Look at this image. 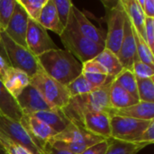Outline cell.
I'll use <instances>...</instances> for the list:
<instances>
[{
    "label": "cell",
    "mask_w": 154,
    "mask_h": 154,
    "mask_svg": "<svg viewBox=\"0 0 154 154\" xmlns=\"http://www.w3.org/2000/svg\"><path fill=\"white\" fill-rule=\"evenodd\" d=\"M121 3L134 29L144 39V22L146 17L137 0H121Z\"/></svg>",
    "instance_id": "obj_20"
},
{
    "label": "cell",
    "mask_w": 154,
    "mask_h": 154,
    "mask_svg": "<svg viewBox=\"0 0 154 154\" xmlns=\"http://www.w3.org/2000/svg\"><path fill=\"white\" fill-rule=\"evenodd\" d=\"M31 116L41 120L51 129H53L57 134L63 131L69 122L64 117L60 110H51V111H41L32 114Z\"/></svg>",
    "instance_id": "obj_23"
},
{
    "label": "cell",
    "mask_w": 154,
    "mask_h": 154,
    "mask_svg": "<svg viewBox=\"0 0 154 154\" xmlns=\"http://www.w3.org/2000/svg\"><path fill=\"white\" fill-rule=\"evenodd\" d=\"M37 60L48 76L64 86L82 73V64L66 50L49 51L37 57Z\"/></svg>",
    "instance_id": "obj_1"
},
{
    "label": "cell",
    "mask_w": 154,
    "mask_h": 154,
    "mask_svg": "<svg viewBox=\"0 0 154 154\" xmlns=\"http://www.w3.org/2000/svg\"><path fill=\"white\" fill-rule=\"evenodd\" d=\"M153 120H139L119 116H111V138L134 143Z\"/></svg>",
    "instance_id": "obj_8"
},
{
    "label": "cell",
    "mask_w": 154,
    "mask_h": 154,
    "mask_svg": "<svg viewBox=\"0 0 154 154\" xmlns=\"http://www.w3.org/2000/svg\"><path fill=\"white\" fill-rule=\"evenodd\" d=\"M44 153L45 154H75L66 151V150H61V149H57L50 145L48 143L44 145Z\"/></svg>",
    "instance_id": "obj_41"
},
{
    "label": "cell",
    "mask_w": 154,
    "mask_h": 154,
    "mask_svg": "<svg viewBox=\"0 0 154 154\" xmlns=\"http://www.w3.org/2000/svg\"><path fill=\"white\" fill-rule=\"evenodd\" d=\"M135 78L145 79V78H154V68L151 67L143 61H141L138 58L134 60L133 64V69Z\"/></svg>",
    "instance_id": "obj_34"
},
{
    "label": "cell",
    "mask_w": 154,
    "mask_h": 154,
    "mask_svg": "<svg viewBox=\"0 0 154 154\" xmlns=\"http://www.w3.org/2000/svg\"><path fill=\"white\" fill-rule=\"evenodd\" d=\"M6 152L5 151V149H4V147L1 145V143H0V154H5Z\"/></svg>",
    "instance_id": "obj_43"
},
{
    "label": "cell",
    "mask_w": 154,
    "mask_h": 154,
    "mask_svg": "<svg viewBox=\"0 0 154 154\" xmlns=\"http://www.w3.org/2000/svg\"><path fill=\"white\" fill-rule=\"evenodd\" d=\"M20 124L27 131L37 147L43 152L44 145L57 134L49 125L31 115H23L20 120Z\"/></svg>",
    "instance_id": "obj_11"
},
{
    "label": "cell",
    "mask_w": 154,
    "mask_h": 154,
    "mask_svg": "<svg viewBox=\"0 0 154 154\" xmlns=\"http://www.w3.org/2000/svg\"><path fill=\"white\" fill-rule=\"evenodd\" d=\"M111 85L97 88L87 95L70 97L68 105L60 112L69 123L79 126L83 116L88 112L103 111L109 113L112 109L109 101Z\"/></svg>",
    "instance_id": "obj_2"
},
{
    "label": "cell",
    "mask_w": 154,
    "mask_h": 154,
    "mask_svg": "<svg viewBox=\"0 0 154 154\" xmlns=\"http://www.w3.org/2000/svg\"><path fill=\"white\" fill-rule=\"evenodd\" d=\"M30 84L41 93L45 101L55 110L64 108L70 99L66 86L48 76L40 66L37 72L30 78Z\"/></svg>",
    "instance_id": "obj_7"
},
{
    "label": "cell",
    "mask_w": 154,
    "mask_h": 154,
    "mask_svg": "<svg viewBox=\"0 0 154 154\" xmlns=\"http://www.w3.org/2000/svg\"><path fill=\"white\" fill-rule=\"evenodd\" d=\"M71 11L76 19L78 28H79V31L80 32V33L83 36H85L86 38H88V40L92 41L93 42L105 47L106 32L95 26L88 20V18L84 14V12L79 10L74 5L71 7Z\"/></svg>",
    "instance_id": "obj_16"
},
{
    "label": "cell",
    "mask_w": 154,
    "mask_h": 154,
    "mask_svg": "<svg viewBox=\"0 0 154 154\" xmlns=\"http://www.w3.org/2000/svg\"><path fill=\"white\" fill-rule=\"evenodd\" d=\"M44 29L51 31L59 36L62 33L64 27L60 22L53 0H47L43 5L37 21Z\"/></svg>",
    "instance_id": "obj_19"
},
{
    "label": "cell",
    "mask_w": 154,
    "mask_h": 154,
    "mask_svg": "<svg viewBox=\"0 0 154 154\" xmlns=\"http://www.w3.org/2000/svg\"><path fill=\"white\" fill-rule=\"evenodd\" d=\"M110 143H111V139L103 140L90 146L81 154H106L110 146Z\"/></svg>",
    "instance_id": "obj_38"
},
{
    "label": "cell",
    "mask_w": 154,
    "mask_h": 154,
    "mask_svg": "<svg viewBox=\"0 0 154 154\" xmlns=\"http://www.w3.org/2000/svg\"><path fill=\"white\" fill-rule=\"evenodd\" d=\"M29 16L24 9L15 0L14 8L6 29L4 32L15 43L27 48L26 32L28 27Z\"/></svg>",
    "instance_id": "obj_12"
},
{
    "label": "cell",
    "mask_w": 154,
    "mask_h": 154,
    "mask_svg": "<svg viewBox=\"0 0 154 154\" xmlns=\"http://www.w3.org/2000/svg\"><path fill=\"white\" fill-rule=\"evenodd\" d=\"M137 92L140 102L154 103V79L136 78Z\"/></svg>",
    "instance_id": "obj_29"
},
{
    "label": "cell",
    "mask_w": 154,
    "mask_h": 154,
    "mask_svg": "<svg viewBox=\"0 0 154 154\" xmlns=\"http://www.w3.org/2000/svg\"><path fill=\"white\" fill-rule=\"evenodd\" d=\"M109 101L112 109H123L139 102L115 81L110 88Z\"/></svg>",
    "instance_id": "obj_22"
},
{
    "label": "cell",
    "mask_w": 154,
    "mask_h": 154,
    "mask_svg": "<svg viewBox=\"0 0 154 154\" xmlns=\"http://www.w3.org/2000/svg\"><path fill=\"white\" fill-rule=\"evenodd\" d=\"M147 146L146 143H127L111 138L110 146L106 154H137Z\"/></svg>",
    "instance_id": "obj_25"
},
{
    "label": "cell",
    "mask_w": 154,
    "mask_h": 154,
    "mask_svg": "<svg viewBox=\"0 0 154 154\" xmlns=\"http://www.w3.org/2000/svg\"><path fill=\"white\" fill-rule=\"evenodd\" d=\"M2 82L9 94L15 99L30 84V77L25 72L10 67Z\"/></svg>",
    "instance_id": "obj_18"
},
{
    "label": "cell",
    "mask_w": 154,
    "mask_h": 154,
    "mask_svg": "<svg viewBox=\"0 0 154 154\" xmlns=\"http://www.w3.org/2000/svg\"><path fill=\"white\" fill-rule=\"evenodd\" d=\"M116 84H118L121 88L126 90L132 97L139 101L138 92H137V83L136 78L133 71L124 69L122 72L114 80Z\"/></svg>",
    "instance_id": "obj_26"
},
{
    "label": "cell",
    "mask_w": 154,
    "mask_h": 154,
    "mask_svg": "<svg viewBox=\"0 0 154 154\" xmlns=\"http://www.w3.org/2000/svg\"><path fill=\"white\" fill-rule=\"evenodd\" d=\"M80 126L95 135L104 139H111L110 116L106 112L93 111L86 113L81 119Z\"/></svg>",
    "instance_id": "obj_14"
},
{
    "label": "cell",
    "mask_w": 154,
    "mask_h": 154,
    "mask_svg": "<svg viewBox=\"0 0 154 154\" xmlns=\"http://www.w3.org/2000/svg\"><path fill=\"white\" fill-rule=\"evenodd\" d=\"M0 131L11 141L25 148L31 154H45L40 150L20 122L10 119L0 113Z\"/></svg>",
    "instance_id": "obj_10"
},
{
    "label": "cell",
    "mask_w": 154,
    "mask_h": 154,
    "mask_svg": "<svg viewBox=\"0 0 154 154\" xmlns=\"http://www.w3.org/2000/svg\"><path fill=\"white\" fill-rule=\"evenodd\" d=\"M109 116H119L139 120H154V103L138 102L123 109H111Z\"/></svg>",
    "instance_id": "obj_17"
},
{
    "label": "cell",
    "mask_w": 154,
    "mask_h": 154,
    "mask_svg": "<svg viewBox=\"0 0 154 154\" xmlns=\"http://www.w3.org/2000/svg\"><path fill=\"white\" fill-rule=\"evenodd\" d=\"M0 113L14 121L20 122L23 113L18 106L15 99L9 94L0 80Z\"/></svg>",
    "instance_id": "obj_21"
},
{
    "label": "cell",
    "mask_w": 154,
    "mask_h": 154,
    "mask_svg": "<svg viewBox=\"0 0 154 154\" xmlns=\"http://www.w3.org/2000/svg\"><path fill=\"white\" fill-rule=\"evenodd\" d=\"M0 35H1V32H0Z\"/></svg>",
    "instance_id": "obj_46"
},
{
    "label": "cell",
    "mask_w": 154,
    "mask_h": 154,
    "mask_svg": "<svg viewBox=\"0 0 154 154\" xmlns=\"http://www.w3.org/2000/svg\"><path fill=\"white\" fill-rule=\"evenodd\" d=\"M5 137H6V135H5V134H4L0 131V141H1V140H3V139H4V138H5Z\"/></svg>",
    "instance_id": "obj_44"
},
{
    "label": "cell",
    "mask_w": 154,
    "mask_h": 154,
    "mask_svg": "<svg viewBox=\"0 0 154 154\" xmlns=\"http://www.w3.org/2000/svg\"><path fill=\"white\" fill-rule=\"evenodd\" d=\"M15 0H0V32H5L13 14Z\"/></svg>",
    "instance_id": "obj_31"
},
{
    "label": "cell",
    "mask_w": 154,
    "mask_h": 154,
    "mask_svg": "<svg viewBox=\"0 0 154 154\" xmlns=\"http://www.w3.org/2000/svg\"><path fill=\"white\" fill-rule=\"evenodd\" d=\"M136 143H146L148 145L153 144L154 143V120L149 125V126L143 131L141 136L134 142Z\"/></svg>",
    "instance_id": "obj_39"
},
{
    "label": "cell",
    "mask_w": 154,
    "mask_h": 154,
    "mask_svg": "<svg viewBox=\"0 0 154 154\" xmlns=\"http://www.w3.org/2000/svg\"><path fill=\"white\" fill-rule=\"evenodd\" d=\"M17 3L24 9L29 18L38 21L42 9L47 0H16Z\"/></svg>",
    "instance_id": "obj_30"
},
{
    "label": "cell",
    "mask_w": 154,
    "mask_h": 154,
    "mask_svg": "<svg viewBox=\"0 0 154 154\" xmlns=\"http://www.w3.org/2000/svg\"><path fill=\"white\" fill-rule=\"evenodd\" d=\"M0 49L3 50L4 59L9 67L25 72L30 78L37 72L39 69L37 58L27 48L12 41L4 32L0 35Z\"/></svg>",
    "instance_id": "obj_5"
},
{
    "label": "cell",
    "mask_w": 154,
    "mask_h": 154,
    "mask_svg": "<svg viewBox=\"0 0 154 154\" xmlns=\"http://www.w3.org/2000/svg\"><path fill=\"white\" fill-rule=\"evenodd\" d=\"M5 154H8V153H7V152H5Z\"/></svg>",
    "instance_id": "obj_45"
},
{
    "label": "cell",
    "mask_w": 154,
    "mask_h": 154,
    "mask_svg": "<svg viewBox=\"0 0 154 154\" xmlns=\"http://www.w3.org/2000/svg\"><path fill=\"white\" fill-rule=\"evenodd\" d=\"M53 3L55 5L60 22L62 26L65 27L68 23L73 3L70 0H53Z\"/></svg>",
    "instance_id": "obj_32"
},
{
    "label": "cell",
    "mask_w": 154,
    "mask_h": 154,
    "mask_svg": "<svg viewBox=\"0 0 154 154\" xmlns=\"http://www.w3.org/2000/svg\"><path fill=\"white\" fill-rule=\"evenodd\" d=\"M0 143L8 154H31L25 148L14 143L8 137H5L0 141Z\"/></svg>",
    "instance_id": "obj_35"
},
{
    "label": "cell",
    "mask_w": 154,
    "mask_h": 154,
    "mask_svg": "<svg viewBox=\"0 0 154 154\" xmlns=\"http://www.w3.org/2000/svg\"><path fill=\"white\" fill-rule=\"evenodd\" d=\"M102 3L105 6V20L107 24L105 49H107L117 55L124 36L126 14L121 0L102 1Z\"/></svg>",
    "instance_id": "obj_6"
},
{
    "label": "cell",
    "mask_w": 154,
    "mask_h": 154,
    "mask_svg": "<svg viewBox=\"0 0 154 154\" xmlns=\"http://www.w3.org/2000/svg\"><path fill=\"white\" fill-rule=\"evenodd\" d=\"M133 32H134V40H135L136 52H137L138 59L141 61H143V63L154 68L153 51L149 48L145 40L138 32H136V31L134 29V27H133Z\"/></svg>",
    "instance_id": "obj_28"
},
{
    "label": "cell",
    "mask_w": 154,
    "mask_h": 154,
    "mask_svg": "<svg viewBox=\"0 0 154 154\" xmlns=\"http://www.w3.org/2000/svg\"><path fill=\"white\" fill-rule=\"evenodd\" d=\"M143 12L145 17L154 18V1L153 0H144V5L143 6Z\"/></svg>",
    "instance_id": "obj_40"
},
{
    "label": "cell",
    "mask_w": 154,
    "mask_h": 154,
    "mask_svg": "<svg viewBox=\"0 0 154 154\" xmlns=\"http://www.w3.org/2000/svg\"><path fill=\"white\" fill-rule=\"evenodd\" d=\"M66 88L69 93L70 97L87 95V94H89L97 89L87 80V79L85 78L83 73H81L74 80H72L70 83H69L66 86Z\"/></svg>",
    "instance_id": "obj_27"
},
{
    "label": "cell",
    "mask_w": 154,
    "mask_h": 154,
    "mask_svg": "<svg viewBox=\"0 0 154 154\" xmlns=\"http://www.w3.org/2000/svg\"><path fill=\"white\" fill-rule=\"evenodd\" d=\"M103 140L106 139L91 134L82 126L69 123L63 131L57 134L48 143L57 149L81 154L90 146Z\"/></svg>",
    "instance_id": "obj_4"
},
{
    "label": "cell",
    "mask_w": 154,
    "mask_h": 154,
    "mask_svg": "<svg viewBox=\"0 0 154 154\" xmlns=\"http://www.w3.org/2000/svg\"><path fill=\"white\" fill-rule=\"evenodd\" d=\"M9 65L7 64V62L5 61V60L4 59V57L0 54V80L2 81L7 72V70L9 69Z\"/></svg>",
    "instance_id": "obj_42"
},
{
    "label": "cell",
    "mask_w": 154,
    "mask_h": 154,
    "mask_svg": "<svg viewBox=\"0 0 154 154\" xmlns=\"http://www.w3.org/2000/svg\"><path fill=\"white\" fill-rule=\"evenodd\" d=\"M144 39L149 48L154 51V18H145L144 22Z\"/></svg>",
    "instance_id": "obj_36"
},
{
    "label": "cell",
    "mask_w": 154,
    "mask_h": 154,
    "mask_svg": "<svg viewBox=\"0 0 154 154\" xmlns=\"http://www.w3.org/2000/svg\"><path fill=\"white\" fill-rule=\"evenodd\" d=\"M60 38L65 50L81 64L95 59L105 49L104 46L93 42L80 33L72 11Z\"/></svg>",
    "instance_id": "obj_3"
},
{
    "label": "cell",
    "mask_w": 154,
    "mask_h": 154,
    "mask_svg": "<svg viewBox=\"0 0 154 154\" xmlns=\"http://www.w3.org/2000/svg\"><path fill=\"white\" fill-rule=\"evenodd\" d=\"M83 74L87 79V80L97 89L108 86L112 84L113 81L115 80L114 78L106 74H100V73H83Z\"/></svg>",
    "instance_id": "obj_33"
},
{
    "label": "cell",
    "mask_w": 154,
    "mask_h": 154,
    "mask_svg": "<svg viewBox=\"0 0 154 154\" xmlns=\"http://www.w3.org/2000/svg\"><path fill=\"white\" fill-rule=\"evenodd\" d=\"M82 72L83 73H100V74L107 75V72L105 69V68L99 62H97L95 59L82 63Z\"/></svg>",
    "instance_id": "obj_37"
},
{
    "label": "cell",
    "mask_w": 154,
    "mask_h": 154,
    "mask_svg": "<svg viewBox=\"0 0 154 154\" xmlns=\"http://www.w3.org/2000/svg\"><path fill=\"white\" fill-rule=\"evenodd\" d=\"M117 58L119 59L124 69H129L131 71L133 69V64L134 60L138 58L133 26L127 16H125L124 36L117 53Z\"/></svg>",
    "instance_id": "obj_15"
},
{
    "label": "cell",
    "mask_w": 154,
    "mask_h": 154,
    "mask_svg": "<svg viewBox=\"0 0 154 154\" xmlns=\"http://www.w3.org/2000/svg\"><path fill=\"white\" fill-rule=\"evenodd\" d=\"M23 115H32L41 111L55 110L45 101L41 93L31 84H29L23 92L15 98Z\"/></svg>",
    "instance_id": "obj_13"
},
{
    "label": "cell",
    "mask_w": 154,
    "mask_h": 154,
    "mask_svg": "<svg viewBox=\"0 0 154 154\" xmlns=\"http://www.w3.org/2000/svg\"><path fill=\"white\" fill-rule=\"evenodd\" d=\"M95 60L105 68L107 75L114 79H116L124 69V67L117 58V55L107 49H104L95 58Z\"/></svg>",
    "instance_id": "obj_24"
},
{
    "label": "cell",
    "mask_w": 154,
    "mask_h": 154,
    "mask_svg": "<svg viewBox=\"0 0 154 154\" xmlns=\"http://www.w3.org/2000/svg\"><path fill=\"white\" fill-rule=\"evenodd\" d=\"M26 46L27 49L37 58L42 54L59 49L53 40L37 21L29 18L26 32Z\"/></svg>",
    "instance_id": "obj_9"
}]
</instances>
